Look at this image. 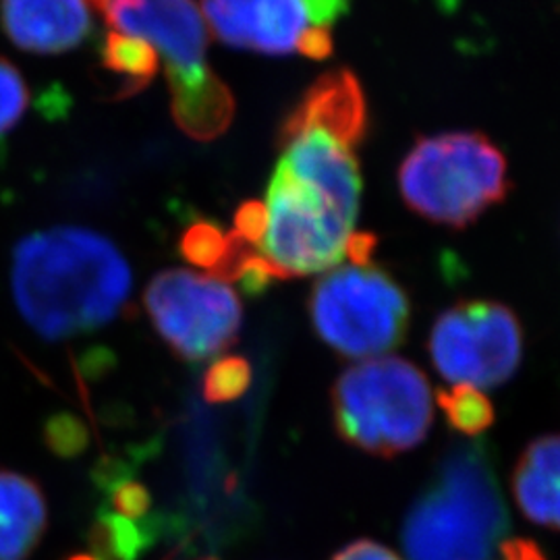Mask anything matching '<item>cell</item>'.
Masks as SVG:
<instances>
[{
  "label": "cell",
  "instance_id": "6da1fadb",
  "mask_svg": "<svg viewBox=\"0 0 560 560\" xmlns=\"http://www.w3.org/2000/svg\"><path fill=\"white\" fill-rule=\"evenodd\" d=\"M279 148L254 254L272 280L324 275L347 260L358 233V148L316 127L280 133Z\"/></svg>",
  "mask_w": 560,
  "mask_h": 560
},
{
  "label": "cell",
  "instance_id": "7a4b0ae2",
  "mask_svg": "<svg viewBox=\"0 0 560 560\" xmlns=\"http://www.w3.org/2000/svg\"><path fill=\"white\" fill-rule=\"evenodd\" d=\"M131 287L119 247L92 229H44L13 249V300L42 339H71L106 326L125 310Z\"/></svg>",
  "mask_w": 560,
  "mask_h": 560
},
{
  "label": "cell",
  "instance_id": "3957f363",
  "mask_svg": "<svg viewBox=\"0 0 560 560\" xmlns=\"http://www.w3.org/2000/svg\"><path fill=\"white\" fill-rule=\"evenodd\" d=\"M509 513L486 444H459L442 457L402 525L409 560H497Z\"/></svg>",
  "mask_w": 560,
  "mask_h": 560
},
{
  "label": "cell",
  "instance_id": "277c9868",
  "mask_svg": "<svg viewBox=\"0 0 560 560\" xmlns=\"http://www.w3.org/2000/svg\"><path fill=\"white\" fill-rule=\"evenodd\" d=\"M108 30L148 42L164 67L173 119L191 140L221 138L235 98L208 62L210 32L194 0H104Z\"/></svg>",
  "mask_w": 560,
  "mask_h": 560
},
{
  "label": "cell",
  "instance_id": "5b68a950",
  "mask_svg": "<svg viewBox=\"0 0 560 560\" xmlns=\"http://www.w3.org/2000/svg\"><path fill=\"white\" fill-rule=\"evenodd\" d=\"M400 198L425 221L463 229L506 200L509 162L480 131H444L420 138L397 173Z\"/></svg>",
  "mask_w": 560,
  "mask_h": 560
},
{
  "label": "cell",
  "instance_id": "8992f818",
  "mask_svg": "<svg viewBox=\"0 0 560 560\" xmlns=\"http://www.w3.org/2000/svg\"><path fill=\"white\" fill-rule=\"evenodd\" d=\"M332 418L340 439L376 457L416 448L430 432L434 399L425 374L411 361L363 360L332 386Z\"/></svg>",
  "mask_w": 560,
  "mask_h": 560
},
{
  "label": "cell",
  "instance_id": "52a82bcc",
  "mask_svg": "<svg viewBox=\"0 0 560 560\" xmlns=\"http://www.w3.org/2000/svg\"><path fill=\"white\" fill-rule=\"evenodd\" d=\"M312 326L332 351L351 360H374L407 337L411 303L376 261H347L324 272L310 293Z\"/></svg>",
  "mask_w": 560,
  "mask_h": 560
},
{
  "label": "cell",
  "instance_id": "ba28073f",
  "mask_svg": "<svg viewBox=\"0 0 560 560\" xmlns=\"http://www.w3.org/2000/svg\"><path fill=\"white\" fill-rule=\"evenodd\" d=\"M428 351L439 374L453 386L497 388L520 370V318L499 301H459L432 324Z\"/></svg>",
  "mask_w": 560,
  "mask_h": 560
},
{
  "label": "cell",
  "instance_id": "9c48e42d",
  "mask_svg": "<svg viewBox=\"0 0 560 560\" xmlns=\"http://www.w3.org/2000/svg\"><path fill=\"white\" fill-rule=\"evenodd\" d=\"M143 303L162 340L183 360H210L240 335V295L229 282L210 275L164 270L150 280Z\"/></svg>",
  "mask_w": 560,
  "mask_h": 560
},
{
  "label": "cell",
  "instance_id": "30bf717a",
  "mask_svg": "<svg viewBox=\"0 0 560 560\" xmlns=\"http://www.w3.org/2000/svg\"><path fill=\"white\" fill-rule=\"evenodd\" d=\"M208 32L222 44L260 55H293L312 30L301 0H201Z\"/></svg>",
  "mask_w": 560,
  "mask_h": 560
},
{
  "label": "cell",
  "instance_id": "8fae6325",
  "mask_svg": "<svg viewBox=\"0 0 560 560\" xmlns=\"http://www.w3.org/2000/svg\"><path fill=\"white\" fill-rule=\"evenodd\" d=\"M9 40L32 55L75 50L94 32L90 0H0Z\"/></svg>",
  "mask_w": 560,
  "mask_h": 560
},
{
  "label": "cell",
  "instance_id": "7c38bea8",
  "mask_svg": "<svg viewBox=\"0 0 560 560\" xmlns=\"http://www.w3.org/2000/svg\"><path fill=\"white\" fill-rule=\"evenodd\" d=\"M511 486L527 520L560 532V434L527 444L515 463Z\"/></svg>",
  "mask_w": 560,
  "mask_h": 560
},
{
  "label": "cell",
  "instance_id": "4fadbf2b",
  "mask_svg": "<svg viewBox=\"0 0 560 560\" xmlns=\"http://www.w3.org/2000/svg\"><path fill=\"white\" fill-rule=\"evenodd\" d=\"M48 509L40 486L0 469V560H25L40 544Z\"/></svg>",
  "mask_w": 560,
  "mask_h": 560
},
{
  "label": "cell",
  "instance_id": "5bb4252c",
  "mask_svg": "<svg viewBox=\"0 0 560 560\" xmlns=\"http://www.w3.org/2000/svg\"><path fill=\"white\" fill-rule=\"evenodd\" d=\"M101 67L113 80V101H122L148 88L159 73L161 60L148 42L108 30L102 42Z\"/></svg>",
  "mask_w": 560,
  "mask_h": 560
},
{
  "label": "cell",
  "instance_id": "9a60e30c",
  "mask_svg": "<svg viewBox=\"0 0 560 560\" xmlns=\"http://www.w3.org/2000/svg\"><path fill=\"white\" fill-rule=\"evenodd\" d=\"M442 413L463 436H480L494 423V409L488 397L474 386H451L439 393Z\"/></svg>",
  "mask_w": 560,
  "mask_h": 560
},
{
  "label": "cell",
  "instance_id": "2e32d148",
  "mask_svg": "<svg viewBox=\"0 0 560 560\" xmlns=\"http://www.w3.org/2000/svg\"><path fill=\"white\" fill-rule=\"evenodd\" d=\"M252 384V365L240 355L214 361L203 376V397L208 402H231L245 395Z\"/></svg>",
  "mask_w": 560,
  "mask_h": 560
},
{
  "label": "cell",
  "instance_id": "e0dca14e",
  "mask_svg": "<svg viewBox=\"0 0 560 560\" xmlns=\"http://www.w3.org/2000/svg\"><path fill=\"white\" fill-rule=\"evenodd\" d=\"M30 104V90L20 69L0 57V148L7 136L20 125Z\"/></svg>",
  "mask_w": 560,
  "mask_h": 560
},
{
  "label": "cell",
  "instance_id": "ac0fdd59",
  "mask_svg": "<svg viewBox=\"0 0 560 560\" xmlns=\"http://www.w3.org/2000/svg\"><path fill=\"white\" fill-rule=\"evenodd\" d=\"M46 442L57 455H78L88 444V434L71 416H59L46 425Z\"/></svg>",
  "mask_w": 560,
  "mask_h": 560
},
{
  "label": "cell",
  "instance_id": "d6986e66",
  "mask_svg": "<svg viewBox=\"0 0 560 560\" xmlns=\"http://www.w3.org/2000/svg\"><path fill=\"white\" fill-rule=\"evenodd\" d=\"M301 4L305 7L312 27L328 32H332V25L342 20L351 9V0H301Z\"/></svg>",
  "mask_w": 560,
  "mask_h": 560
},
{
  "label": "cell",
  "instance_id": "ffe728a7",
  "mask_svg": "<svg viewBox=\"0 0 560 560\" xmlns=\"http://www.w3.org/2000/svg\"><path fill=\"white\" fill-rule=\"evenodd\" d=\"M332 560H400L393 550L378 541L358 540L347 544Z\"/></svg>",
  "mask_w": 560,
  "mask_h": 560
},
{
  "label": "cell",
  "instance_id": "44dd1931",
  "mask_svg": "<svg viewBox=\"0 0 560 560\" xmlns=\"http://www.w3.org/2000/svg\"><path fill=\"white\" fill-rule=\"evenodd\" d=\"M67 560H102L96 557V555H75V557H71V559Z\"/></svg>",
  "mask_w": 560,
  "mask_h": 560
},
{
  "label": "cell",
  "instance_id": "7402d4cb",
  "mask_svg": "<svg viewBox=\"0 0 560 560\" xmlns=\"http://www.w3.org/2000/svg\"><path fill=\"white\" fill-rule=\"evenodd\" d=\"M90 2H94V4H96V9H98V7H101L102 2H104V0H90Z\"/></svg>",
  "mask_w": 560,
  "mask_h": 560
},
{
  "label": "cell",
  "instance_id": "603a6c76",
  "mask_svg": "<svg viewBox=\"0 0 560 560\" xmlns=\"http://www.w3.org/2000/svg\"><path fill=\"white\" fill-rule=\"evenodd\" d=\"M201 560H214V559H201Z\"/></svg>",
  "mask_w": 560,
  "mask_h": 560
}]
</instances>
